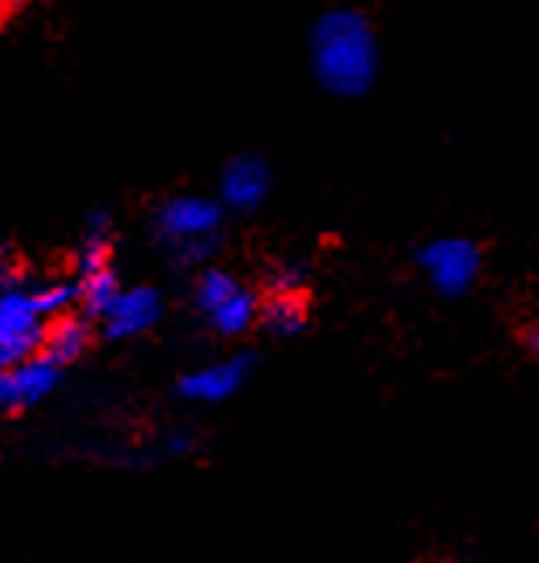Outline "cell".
<instances>
[{
    "label": "cell",
    "mask_w": 539,
    "mask_h": 563,
    "mask_svg": "<svg viewBox=\"0 0 539 563\" xmlns=\"http://www.w3.org/2000/svg\"><path fill=\"white\" fill-rule=\"evenodd\" d=\"M110 228H113V217L107 207H94L87 213V223H82V238H110Z\"/></svg>",
    "instance_id": "e0dca14e"
},
{
    "label": "cell",
    "mask_w": 539,
    "mask_h": 563,
    "mask_svg": "<svg viewBox=\"0 0 539 563\" xmlns=\"http://www.w3.org/2000/svg\"><path fill=\"white\" fill-rule=\"evenodd\" d=\"M76 268H79V278L110 268V238H82Z\"/></svg>",
    "instance_id": "9a60e30c"
},
{
    "label": "cell",
    "mask_w": 539,
    "mask_h": 563,
    "mask_svg": "<svg viewBox=\"0 0 539 563\" xmlns=\"http://www.w3.org/2000/svg\"><path fill=\"white\" fill-rule=\"evenodd\" d=\"M223 203L210 196H168L158 203L152 217L155 241L165 247V255L176 265H200L220 247V223H223Z\"/></svg>",
    "instance_id": "7a4b0ae2"
},
{
    "label": "cell",
    "mask_w": 539,
    "mask_h": 563,
    "mask_svg": "<svg viewBox=\"0 0 539 563\" xmlns=\"http://www.w3.org/2000/svg\"><path fill=\"white\" fill-rule=\"evenodd\" d=\"M121 282H118V272L113 268H103V272H94V275H82L79 278V306L87 309L90 317L103 320L107 309L118 302L121 296Z\"/></svg>",
    "instance_id": "8fae6325"
},
{
    "label": "cell",
    "mask_w": 539,
    "mask_h": 563,
    "mask_svg": "<svg viewBox=\"0 0 539 563\" xmlns=\"http://www.w3.org/2000/svg\"><path fill=\"white\" fill-rule=\"evenodd\" d=\"M45 313L38 306L35 289H28L18 272L8 265L4 272V296H0V364L18 368L45 351Z\"/></svg>",
    "instance_id": "3957f363"
},
{
    "label": "cell",
    "mask_w": 539,
    "mask_h": 563,
    "mask_svg": "<svg viewBox=\"0 0 539 563\" xmlns=\"http://www.w3.org/2000/svg\"><path fill=\"white\" fill-rule=\"evenodd\" d=\"M158 317H162V296L152 286H134V289H124L118 302L107 309L103 333L110 341H128V336L152 330Z\"/></svg>",
    "instance_id": "ba28073f"
},
{
    "label": "cell",
    "mask_w": 539,
    "mask_h": 563,
    "mask_svg": "<svg viewBox=\"0 0 539 563\" xmlns=\"http://www.w3.org/2000/svg\"><path fill=\"white\" fill-rule=\"evenodd\" d=\"M254 368V357L251 354H238V357H227V361H213L200 372H189L179 382V396L189 402H223L231 399L234 391L244 385V378Z\"/></svg>",
    "instance_id": "52a82bcc"
},
{
    "label": "cell",
    "mask_w": 539,
    "mask_h": 563,
    "mask_svg": "<svg viewBox=\"0 0 539 563\" xmlns=\"http://www.w3.org/2000/svg\"><path fill=\"white\" fill-rule=\"evenodd\" d=\"M258 317H262V306H258V299H254V292L238 289L231 299L213 309V313L207 317V323L223 336H238V333L251 330V323Z\"/></svg>",
    "instance_id": "30bf717a"
},
{
    "label": "cell",
    "mask_w": 539,
    "mask_h": 563,
    "mask_svg": "<svg viewBox=\"0 0 539 563\" xmlns=\"http://www.w3.org/2000/svg\"><path fill=\"white\" fill-rule=\"evenodd\" d=\"M526 344H529V351L539 357V323H536V327H529V333H526Z\"/></svg>",
    "instance_id": "ac0fdd59"
},
{
    "label": "cell",
    "mask_w": 539,
    "mask_h": 563,
    "mask_svg": "<svg viewBox=\"0 0 539 563\" xmlns=\"http://www.w3.org/2000/svg\"><path fill=\"white\" fill-rule=\"evenodd\" d=\"M309 63L327 93H367L378 76V38L372 21L354 8L323 11L309 32Z\"/></svg>",
    "instance_id": "6da1fadb"
},
{
    "label": "cell",
    "mask_w": 539,
    "mask_h": 563,
    "mask_svg": "<svg viewBox=\"0 0 539 563\" xmlns=\"http://www.w3.org/2000/svg\"><path fill=\"white\" fill-rule=\"evenodd\" d=\"M90 344V330L82 320L76 317H59L48 323V333H45V357H52L55 364H69L76 361L82 351Z\"/></svg>",
    "instance_id": "9c48e42d"
},
{
    "label": "cell",
    "mask_w": 539,
    "mask_h": 563,
    "mask_svg": "<svg viewBox=\"0 0 539 563\" xmlns=\"http://www.w3.org/2000/svg\"><path fill=\"white\" fill-rule=\"evenodd\" d=\"M262 323L275 336H296L306 327V309H302V302L296 296H275L262 309Z\"/></svg>",
    "instance_id": "7c38bea8"
},
{
    "label": "cell",
    "mask_w": 539,
    "mask_h": 563,
    "mask_svg": "<svg viewBox=\"0 0 539 563\" xmlns=\"http://www.w3.org/2000/svg\"><path fill=\"white\" fill-rule=\"evenodd\" d=\"M302 282H306V268H302V265H286V268H278V272H275V282H272V286L278 289V296H293V292L302 286Z\"/></svg>",
    "instance_id": "2e32d148"
},
{
    "label": "cell",
    "mask_w": 539,
    "mask_h": 563,
    "mask_svg": "<svg viewBox=\"0 0 539 563\" xmlns=\"http://www.w3.org/2000/svg\"><path fill=\"white\" fill-rule=\"evenodd\" d=\"M35 296H38L45 320H59V317H69L73 302H79V282H52L45 289H35Z\"/></svg>",
    "instance_id": "5bb4252c"
},
{
    "label": "cell",
    "mask_w": 539,
    "mask_h": 563,
    "mask_svg": "<svg viewBox=\"0 0 539 563\" xmlns=\"http://www.w3.org/2000/svg\"><path fill=\"white\" fill-rule=\"evenodd\" d=\"M416 262L440 296H464L481 272V251L468 238H437L419 247Z\"/></svg>",
    "instance_id": "277c9868"
},
{
    "label": "cell",
    "mask_w": 539,
    "mask_h": 563,
    "mask_svg": "<svg viewBox=\"0 0 539 563\" xmlns=\"http://www.w3.org/2000/svg\"><path fill=\"white\" fill-rule=\"evenodd\" d=\"M268 192H272V168L265 165V158L244 152V155H234L223 165L220 200L227 210L251 213L268 200Z\"/></svg>",
    "instance_id": "5b68a950"
},
{
    "label": "cell",
    "mask_w": 539,
    "mask_h": 563,
    "mask_svg": "<svg viewBox=\"0 0 539 563\" xmlns=\"http://www.w3.org/2000/svg\"><path fill=\"white\" fill-rule=\"evenodd\" d=\"M241 289V282L223 272V268H207L200 278H196V306H200V313L210 317L220 302H227L234 292Z\"/></svg>",
    "instance_id": "4fadbf2b"
},
{
    "label": "cell",
    "mask_w": 539,
    "mask_h": 563,
    "mask_svg": "<svg viewBox=\"0 0 539 563\" xmlns=\"http://www.w3.org/2000/svg\"><path fill=\"white\" fill-rule=\"evenodd\" d=\"M59 368L63 364H55L45 354H35L32 361L18 364V368H8L4 378H0V406L8 412H18L42 402L59 385Z\"/></svg>",
    "instance_id": "8992f818"
}]
</instances>
